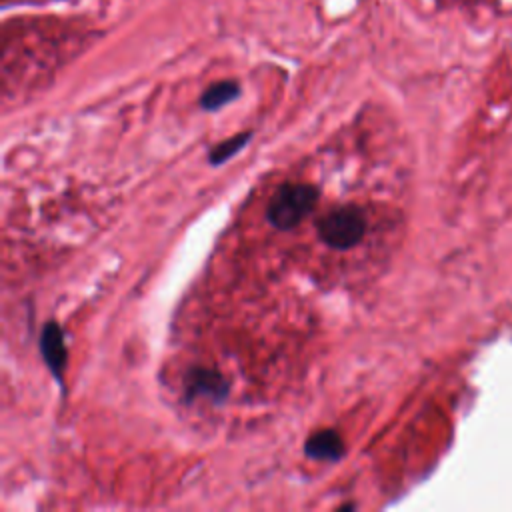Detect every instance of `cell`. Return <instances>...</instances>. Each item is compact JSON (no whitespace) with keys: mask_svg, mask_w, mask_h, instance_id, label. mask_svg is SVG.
<instances>
[{"mask_svg":"<svg viewBox=\"0 0 512 512\" xmlns=\"http://www.w3.org/2000/svg\"><path fill=\"white\" fill-rule=\"evenodd\" d=\"M306 456L322 462H338L344 456V440L336 430H318L304 444Z\"/></svg>","mask_w":512,"mask_h":512,"instance_id":"5b68a950","label":"cell"},{"mask_svg":"<svg viewBox=\"0 0 512 512\" xmlns=\"http://www.w3.org/2000/svg\"><path fill=\"white\" fill-rule=\"evenodd\" d=\"M318 202V190L312 184H284L272 196L266 218L278 230H290L310 214Z\"/></svg>","mask_w":512,"mask_h":512,"instance_id":"6da1fadb","label":"cell"},{"mask_svg":"<svg viewBox=\"0 0 512 512\" xmlns=\"http://www.w3.org/2000/svg\"><path fill=\"white\" fill-rule=\"evenodd\" d=\"M366 232L364 214L356 206H340L326 212L318 222V236L336 250L356 246Z\"/></svg>","mask_w":512,"mask_h":512,"instance_id":"7a4b0ae2","label":"cell"},{"mask_svg":"<svg viewBox=\"0 0 512 512\" xmlns=\"http://www.w3.org/2000/svg\"><path fill=\"white\" fill-rule=\"evenodd\" d=\"M240 94V86L234 80H222L212 84L200 98V106L204 110H218L224 104L236 100Z\"/></svg>","mask_w":512,"mask_h":512,"instance_id":"8992f818","label":"cell"},{"mask_svg":"<svg viewBox=\"0 0 512 512\" xmlns=\"http://www.w3.org/2000/svg\"><path fill=\"white\" fill-rule=\"evenodd\" d=\"M184 390L188 398L206 396L214 402H220L228 396L226 378L210 368H192L184 378Z\"/></svg>","mask_w":512,"mask_h":512,"instance_id":"3957f363","label":"cell"},{"mask_svg":"<svg viewBox=\"0 0 512 512\" xmlns=\"http://www.w3.org/2000/svg\"><path fill=\"white\" fill-rule=\"evenodd\" d=\"M250 136H252L250 132H244V134H236V136H232V138L220 142L218 146L212 148V152H210V162H212V164H222V162H226L228 158H232V156L250 140Z\"/></svg>","mask_w":512,"mask_h":512,"instance_id":"52a82bcc","label":"cell"},{"mask_svg":"<svg viewBox=\"0 0 512 512\" xmlns=\"http://www.w3.org/2000/svg\"><path fill=\"white\" fill-rule=\"evenodd\" d=\"M40 352L50 372L54 374V378L62 380V374L66 368V344H64V332L56 322H48L42 328Z\"/></svg>","mask_w":512,"mask_h":512,"instance_id":"277c9868","label":"cell"}]
</instances>
